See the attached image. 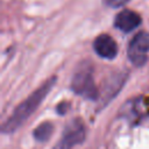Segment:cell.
<instances>
[{"instance_id":"6da1fadb","label":"cell","mask_w":149,"mask_h":149,"mask_svg":"<svg viewBox=\"0 0 149 149\" xmlns=\"http://www.w3.org/2000/svg\"><path fill=\"white\" fill-rule=\"evenodd\" d=\"M56 78H51L48 81H45L38 90H36L35 92H33L24 101H22V104H20L14 113L7 119V121L3 123L2 126V130L5 133H12L14 132L17 127H20L33 113L34 111L40 106L41 101L45 98V95L48 94V92L51 90V87L54 86Z\"/></svg>"},{"instance_id":"8992f818","label":"cell","mask_w":149,"mask_h":149,"mask_svg":"<svg viewBox=\"0 0 149 149\" xmlns=\"http://www.w3.org/2000/svg\"><path fill=\"white\" fill-rule=\"evenodd\" d=\"M141 23V17L137 13L133 12V10H129V9H125V10H121L115 20H114V24L118 29L125 31V33H128V31H132L134 30L136 27H139V24Z\"/></svg>"},{"instance_id":"5b68a950","label":"cell","mask_w":149,"mask_h":149,"mask_svg":"<svg viewBox=\"0 0 149 149\" xmlns=\"http://www.w3.org/2000/svg\"><path fill=\"white\" fill-rule=\"evenodd\" d=\"M93 48L100 57L107 58V59L114 58L118 54V45L115 41L109 35H106V34L100 35L95 38L93 43Z\"/></svg>"},{"instance_id":"3957f363","label":"cell","mask_w":149,"mask_h":149,"mask_svg":"<svg viewBox=\"0 0 149 149\" xmlns=\"http://www.w3.org/2000/svg\"><path fill=\"white\" fill-rule=\"evenodd\" d=\"M85 137V127L80 120H72L64 129L63 136L54 149H71Z\"/></svg>"},{"instance_id":"52a82bcc","label":"cell","mask_w":149,"mask_h":149,"mask_svg":"<svg viewBox=\"0 0 149 149\" xmlns=\"http://www.w3.org/2000/svg\"><path fill=\"white\" fill-rule=\"evenodd\" d=\"M52 130H54L52 123H50V122H43V123H41V125L34 130V136H35V139H36L37 141L43 142V141L48 140V139L51 136Z\"/></svg>"},{"instance_id":"ba28073f","label":"cell","mask_w":149,"mask_h":149,"mask_svg":"<svg viewBox=\"0 0 149 149\" xmlns=\"http://www.w3.org/2000/svg\"><path fill=\"white\" fill-rule=\"evenodd\" d=\"M104 1H105V3H106L107 6L116 8V7H120V6L125 5L128 0H104Z\"/></svg>"},{"instance_id":"277c9868","label":"cell","mask_w":149,"mask_h":149,"mask_svg":"<svg viewBox=\"0 0 149 149\" xmlns=\"http://www.w3.org/2000/svg\"><path fill=\"white\" fill-rule=\"evenodd\" d=\"M149 51V34L139 33L134 36L128 48L129 59L135 65H142L147 61V52Z\"/></svg>"},{"instance_id":"7a4b0ae2","label":"cell","mask_w":149,"mask_h":149,"mask_svg":"<svg viewBox=\"0 0 149 149\" xmlns=\"http://www.w3.org/2000/svg\"><path fill=\"white\" fill-rule=\"evenodd\" d=\"M72 90L80 95H84L88 99H94L97 97V90L92 78V71L90 68L84 66L78 70L72 78Z\"/></svg>"}]
</instances>
